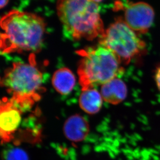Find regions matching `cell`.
<instances>
[{"label":"cell","instance_id":"cell-7","mask_svg":"<svg viewBox=\"0 0 160 160\" xmlns=\"http://www.w3.org/2000/svg\"><path fill=\"white\" fill-rule=\"evenodd\" d=\"M0 135L1 142L11 141L19 126L21 120V110L12 99L3 98L0 106Z\"/></svg>","mask_w":160,"mask_h":160},{"label":"cell","instance_id":"cell-15","mask_svg":"<svg viewBox=\"0 0 160 160\" xmlns=\"http://www.w3.org/2000/svg\"><path fill=\"white\" fill-rule=\"evenodd\" d=\"M90 1L93 2L94 3L98 4V3H100V2H101L102 1H103V0H90Z\"/></svg>","mask_w":160,"mask_h":160},{"label":"cell","instance_id":"cell-1","mask_svg":"<svg viewBox=\"0 0 160 160\" xmlns=\"http://www.w3.org/2000/svg\"><path fill=\"white\" fill-rule=\"evenodd\" d=\"M0 47L2 54L41 50L46 24L39 16L12 10L2 17Z\"/></svg>","mask_w":160,"mask_h":160},{"label":"cell","instance_id":"cell-14","mask_svg":"<svg viewBox=\"0 0 160 160\" xmlns=\"http://www.w3.org/2000/svg\"><path fill=\"white\" fill-rule=\"evenodd\" d=\"M9 0H1V4H0V7L1 8H4L7 5L8 3Z\"/></svg>","mask_w":160,"mask_h":160},{"label":"cell","instance_id":"cell-13","mask_svg":"<svg viewBox=\"0 0 160 160\" xmlns=\"http://www.w3.org/2000/svg\"><path fill=\"white\" fill-rule=\"evenodd\" d=\"M154 80L158 89L160 92V64L156 69L155 74H154Z\"/></svg>","mask_w":160,"mask_h":160},{"label":"cell","instance_id":"cell-5","mask_svg":"<svg viewBox=\"0 0 160 160\" xmlns=\"http://www.w3.org/2000/svg\"><path fill=\"white\" fill-rule=\"evenodd\" d=\"M100 44L112 51L121 64L125 65L141 55L146 47L145 43L121 18L105 30Z\"/></svg>","mask_w":160,"mask_h":160},{"label":"cell","instance_id":"cell-12","mask_svg":"<svg viewBox=\"0 0 160 160\" xmlns=\"http://www.w3.org/2000/svg\"><path fill=\"white\" fill-rule=\"evenodd\" d=\"M2 157L3 160H29L27 153L23 150L16 147L6 150Z\"/></svg>","mask_w":160,"mask_h":160},{"label":"cell","instance_id":"cell-9","mask_svg":"<svg viewBox=\"0 0 160 160\" xmlns=\"http://www.w3.org/2000/svg\"><path fill=\"white\" fill-rule=\"evenodd\" d=\"M128 94V88L124 82L116 77L103 84L101 88V95L107 103L119 104L125 99Z\"/></svg>","mask_w":160,"mask_h":160},{"label":"cell","instance_id":"cell-8","mask_svg":"<svg viewBox=\"0 0 160 160\" xmlns=\"http://www.w3.org/2000/svg\"><path fill=\"white\" fill-rule=\"evenodd\" d=\"M64 133L68 139L75 142L84 140L89 132L87 121L79 115H74L67 120L64 125Z\"/></svg>","mask_w":160,"mask_h":160},{"label":"cell","instance_id":"cell-6","mask_svg":"<svg viewBox=\"0 0 160 160\" xmlns=\"http://www.w3.org/2000/svg\"><path fill=\"white\" fill-rule=\"evenodd\" d=\"M155 13L148 3L138 2L129 5L124 12L125 23L136 33H147L154 21Z\"/></svg>","mask_w":160,"mask_h":160},{"label":"cell","instance_id":"cell-4","mask_svg":"<svg viewBox=\"0 0 160 160\" xmlns=\"http://www.w3.org/2000/svg\"><path fill=\"white\" fill-rule=\"evenodd\" d=\"M81 56L78 74L82 91L93 88L116 78L123 68L115 54L100 44L78 51Z\"/></svg>","mask_w":160,"mask_h":160},{"label":"cell","instance_id":"cell-11","mask_svg":"<svg viewBox=\"0 0 160 160\" xmlns=\"http://www.w3.org/2000/svg\"><path fill=\"white\" fill-rule=\"evenodd\" d=\"M102 96L96 89H87L80 95L79 103L82 110L89 114L98 112L102 106Z\"/></svg>","mask_w":160,"mask_h":160},{"label":"cell","instance_id":"cell-3","mask_svg":"<svg viewBox=\"0 0 160 160\" xmlns=\"http://www.w3.org/2000/svg\"><path fill=\"white\" fill-rule=\"evenodd\" d=\"M42 82V74L36 66L35 57L32 54L29 62L12 64L5 71L1 84L22 110L32 107L40 99L44 89Z\"/></svg>","mask_w":160,"mask_h":160},{"label":"cell","instance_id":"cell-2","mask_svg":"<svg viewBox=\"0 0 160 160\" xmlns=\"http://www.w3.org/2000/svg\"><path fill=\"white\" fill-rule=\"evenodd\" d=\"M57 11L64 30L72 39L92 41L104 33L98 4L90 0H58Z\"/></svg>","mask_w":160,"mask_h":160},{"label":"cell","instance_id":"cell-10","mask_svg":"<svg viewBox=\"0 0 160 160\" xmlns=\"http://www.w3.org/2000/svg\"><path fill=\"white\" fill-rule=\"evenodd\" d=\"M52 84L58 92L63 95L70 93L75 84L74 74L68 68H61L56 71L52 77Z\"/></svg>","mask_w":160,"mask_h":160}]
</instances>
